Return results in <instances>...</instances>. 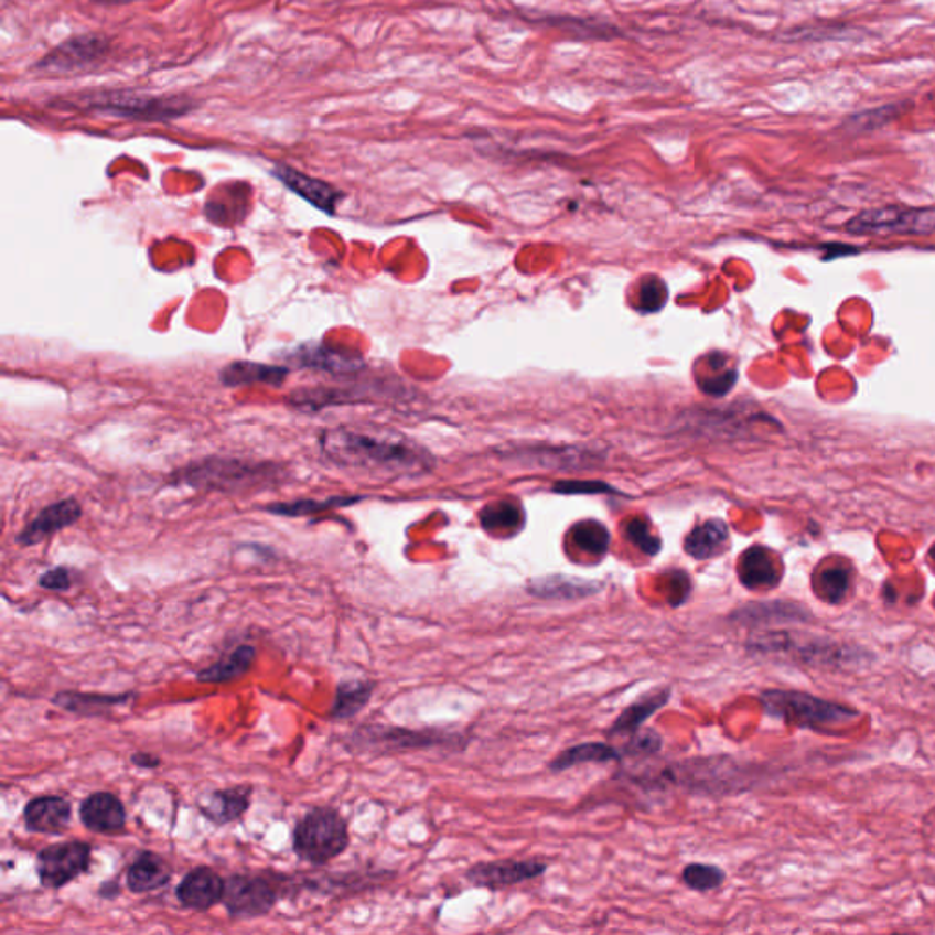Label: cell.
Here are the masks:
<instances>
[{
    "instance_id": "cell-1",
    "label": "cell",
    "mask_w": 935,
    "mask_h": 935,
    "mask_svg": "<svg viewBox=\"0 0 935 935\" xmlns=\"http://www.w3.org/2000/svg\"><path fill=\"white\" fill-rule=\"evenodd\" d=\"M320 448L342 467L380 475H419L431 467L430 453L394 430L338 426L322 431Z\"/></svg>"
},
{
    "instance_id": "cell-2",
    "label": "cell",
    "mask_w": 935,
    "mask_h": 935,
    "mask_svg": "<svg viewBox=\"0 0 935 935\" xmlns=\"http://www.w3.org/2000/svg\"><path fill=\"white\" fill-rule=\"evenodd\" d=\"M748 648L756 654H775L787 659L820 669H842L861 664L864 648L845 645L826 636L789 633V631H765L751 636Z\"/></svg>"
},
{
    "instance_id": "cell-3",
    "label": "cell",
    "mask_w": 935,
    "mask_h": 935,
    "mask_svg": "<svg viewBox=\"0 0 935 935\" xmlns=\"http://www.w3.org/2000/svg\"><path fill=\"white\" fill-rule=\"evenodd\" d=\"M759 700L767 717L812 731H820L861 717V712L853 707L793 689H765L760 692Z\"/></svg>"
},
{
    "instance_id": "cell-4",
    "label": "cell",
    "mask_w": 935,
    "mask_h": 935,
    "mask_svg": "<svg viewBox=\"0 0 935 935\" xmlns=\"http://www.w3.org/2000/svg\"><path fill=\"white\" fill-rule=\"evenodd\" d=\"M350 846L347 820L330 806H314L298 818L292 829V851L313 867L335 861Z\"/></svg>"
},
{
    "instance_id": "cell-5",
    "label": "cell",
    "mask_w": 935,
    "mask_h": 935,
    "mask_svg": "<svg viewBox=\"0 0 935 935\" xmlns=\"http://www.w3.org/2000/svg\"><path fill=\"white\" fill-rule=\"evenodd\" d=\"M277 464L247 463L239 459H205L172 475L174 483L196 488L244 490L277 477Z\"/></svg>"
},
{
    "instance_id": "cell-6",
    "label": "cell",
    "mask_w": 935,
    "mask_h": 935,
    "mask_svg": "<svg viewBox=\"0 0 935 935\" xmlns=\"http://www.w3.org/2000/svg\"><path fill=\"white\" fill-rule=\"evenodd\" d=\"M88 103L99 112L138 121H171L194 108L191 97L144 96L132 92H97L88 97Z\"/></svg>"
},
{
    "instance_id": "cell-7",
    "label": "cell",
    "mask_w": 935,
    "mask_h": 935,
    "mask_svg": "<svg viewBox=\"0 0 935 935\" xmlns=\"http://www.w3.org/2000/svg\"><path fill=\"white\" fill-rule=\"evenodd\" d=\"M458 742V737L442 734L439 731H417V729L395 728V726H361L351 737V748L369 753H399V751L426 750L436 745Z\"/></svg>"
},
{
    "instance_id": "cell-8",
    "label": "cell",
    "mask_w": 935,
    "mask_h": 935,
    "mask_svg": "<svg viewBox=\"0 0 935 935\" xmlns=\"http://www.w3.org/2000/svg\"><path fill=\"white\" fill-rule=\"evenodd\" d=\"M92 846L85 840H66L39 851L35 870L39 882L58 890L90 870Z\"/></svg>"
},
{
    "instance_id": "cell-9",
    "label": "cell",
    "mask_w": 935,
    "mask_h": 935,
    "mask_svg": "<svg viewBox=\"0 0 935 935\" xmlns=\"http://www.w3.org/2000/svg\"><path fill=\"white\" fill-rule=\"evenodd\" d=\"M278 899L280 893L266 877L233 875L225 881L222 904L233 920H256L269 914Z\"/></svg>"
},
{
    "instance_id": "cell-10",
    "label": "cell",
    "mask_w": 935,
    "mask_h": 935,
    "mask_svg": "<svg viewBox=\"0 0 935 935\" xmlns=\"http://www.w3.org/2000/svg\"><path fill=\"white\" fill-rule=\"evenodd\" d=\"M846 229L856 234L932 233L935 230V208H877L859 214Z\"/></svg>"
},
{
    "instance_id": "cell-11",
    "label": "cell",
    "mask_w": 935,
    "mask_h": 935,
    "mask_svg": "<svg viewBox=\"0 0 935 935\" xmlns=\"http://www.w3.org/2000/svg\"><path fill=\"white\" fill-rule=\"evenodd\" d=\"M110 50V41L99 33L77 35L68 39L57 49L52 50L46 57L37 63L39 69L54 72V74H72L80 69L92 68L107 57Z\"/></svg>"
},
{
    "instance_id": "cell-12",
    "label": "cell",
    "mask_w": 935,
    "mask_h": 935,
    "mask_svg": "<svg viewBox=\"0 0 935 935\" xmlns=\"http://www.w3.org/2000/svg\"><path fill=\"white\" fill-rule=\"evenodd\" d=\"M745 776L731 760H706L678 765V773H669L667 778L703 793H728L744 786Z\"/></svg>"
},
{
    "instance_id": "cell-13",
    "label": "cell",
    "mask_w": 935,
    "mask_h": 935,
    "mask_svg": "<svg viewBox=\"0 0 935 935\" xmlns=\"http://www.w3.org/2000/svg\"><path fill=\"white\" fill-rule=\"evenodd\" d=\"M548 864L541 859H508V861L481 862L470 868L466 881L472 886L503 890L516 886L522 882L531 881L547 872Z\"/></svg>"
},
{
    "instance_id": "cell-14",
    "label": "cell",
    "mask_w": 935,
    "mask_h": 935,
    "mask_svg": "<svg viewBox=\"0 0 935 935\" xmlns=\"http://www.w3.org/2000/svg\"><path fill=\"white\" fill-rule=\"evenodd\" d=\"M80 516H83V508H80L79 501L72 499V497L57 501L54 505L46 506L39 512L37 516L33 517L32 522L22 528L21 534L17 536V542L21 547H35L39 542L46 541L50 537L55 536L57 531L75 525L79 522Z\"/></svg>"
},
{
    "instance_id": "cell-15",
    "label": "cell",
    "mask_w": 935,
    "mask_h": 935,
    "mask_svg": "<svg viewBox=\"0 0 935 935\" xmlns=\"http://www.w3.org/2000/svg\"><path fill=\"white\" fill-rule=\"evenodd\" d=\"M225 881L213 868L197 867L186 873L175 888V899L181 906L196 912H207L224 898Z\"/></svg>"
},
{
    "instance_id": "cell-16",
    "label": "cell",
    "mask_w": 935,
    "mask_h": 935,
    "mask_svg": "<svg viewBox=\"0 0 935 935\" xmlns=\"http://www.w3.org/2000/svg\"><path fill=\"white\" fill-rule=\"evenodd\" d=\"M731 622L740 623V625H750V627H759V625H803V623L814 622L812 611L808 606L793 601H767V603H750L742 606L739 611L733 612V616L729 617Z\"/></svg>"
},
{
    "instance_id": "cell-17",
    "label": "cell",
    "mask_w": 935,
    "mask_h": 935,
    "mask_svg": "<svg viewBox=\"0 0 935 935\" xmlns=\"http://www.w3.org/2000/svg\"><path fill=\"white\" fill-rule=\"evenodd\" d=\"M80 823L94 834L117 835L127 826V809L110 792H96L80 803Z\"/></svg>"
},
{
    "instance_id": "cell-18",
    "label": "cell",
    "mask_w": 935,
    "mask_h": 935,
    "mask_svg": "<svg viewBox=\"0 0 935 935\" xmlns=\"http://www.w3.org/2000/svg\"><path fill=\"white\" fill-rule=\"evenodd\" d=\"M272 175L282 181L289 191L294 192L305 202L311 203L313 207L320 208L322 213L330 214V216L336 213L338 203L344 200V192L338 191L330 183H325V181L302 174L291 166L277 165L272 169Z\"/></svg>"
},
{
    "instance_id": "cell-19",
    "label": "cell",
    "mask_w": 935,
    "mask_h": 935,
    "mask_svg": "<svg viewBox=\"0 0 935 935\" xmlns=\"http://www.w3.org/2000/svg\"><path fill=\"white\" fill-rule=\"evenodd\" d=\"M22 818L32 834L61 835L72 820V804L58 795L35 797L24 806Z\"/></svg>"
},
{
    "instance_id": "cell-20",
    "label": "cell",
    "mask_w": 935,
    "mask_h": 935,
    "mask_svg": "<svg viewBox=\"0 0 935 935\" xmlns=\"http://www.w3.org/2000/svg\"><path fill=\"white\" fill-rule=\"evenodd\" d=\"M252 786L239 784V786L225 787L216 792L207 793L197 800V809L208 823L214 826H227V824L244 817L249 809Z\"/></svg>"
},
{
    "instance_id": "cell-21",
    "label": "cell",
    "mask_w": 935,
    "mask_h": 935,
    "mask_svg": "<svg viewBox=\"0 0 935 935\" xmlns=\"http://www.w3.org/2000/svg\"><path fill=\"white\" fill-rule=\"evenodd\" d=\"M739 580L745 589L765 590L775 589L782 580L781 559L770 548L751 547L740 556Z\"/></svg>"
},
{
    "instance_id": "cell-22",
    "label": "cell",
    "mask_w": 935,
    "mask_h": 935,
    "mask_svg": "<svg viewBox=\"0 0 935 935\" xmlns=\"http://www.w3.org/2000/svg\"><path fill=\"white\" fill-rule=\"evenodd\" d=\"M605 589L601 581L584 580L574 576L552 574L528 581V594L539 600H584Z\"/></svg>"
},
{
    "instance_id": "cell-23",
    "label": "cell",
    "mask_w": 935,
    "mask_h": 935,
    "mask_svg": "<svg viewBox=\"0 0 935 935\" xmlns=\"http://www.w3.org/2000/svg\"><path fill=\"white\" fill-rule=\"evenodd\" d=\"M136 698V692H119V695H107V692H80L61 691L52 698L54 706L64 711L74 712L79 717H101L114 707L128 706Z\"/></svg>"
},
{
    "instance_id": "cell-24",
    "label": "cell",
    "mask_w": 935,
    "mask_h": 935,
    "mask_svg": "<svg viewBox=\"0 0 935 935\" xmlns=\"http://www.w3.org/2000/svg\"><path fill=\"white\" fill-rule=\"evenodd\" d=\"M172 868L163 857L154 851H141L138 859L128 867L127 886L132 893L154 892L171 882Z\"/></svg>"
},
{
    "instance_id": "cell-25",
    "label": "cell",
    "mask_w": 935,
    "mask_h": 935,
    "mask_svg": "<svg viewBox=\"0 0 935 935\" xmlns=\"http://www.w3.org/2000/svg\"><path fill=\"white\" fill-rule=\"evenodd\" d=\"M288 377L289 367L247 361L230 362L229 366H225L219 372V380L229 388H238L247 384H266L272 388H280Z\"/></svg>"
},
{
    "instance_id": "cell-26",
    "label": "cell",
    "mask_w": 935,
    "mask_h": 935,
    "mask_svg": "<svg viewBox=\"0 0 935 935\" xmlns=\"http://www.w3.org/2000/svg\"><path fill=\"white\" fill-rule=\"evenodd\" d=\"M291 361L298 366L316 369V372L333 373V375H351L364 367L358 356L344 355L341 351L325 346H302L292 351Z\"/></svg>"
},
{
    "instance_id": "cell-27",
    "label": "cell",
    "mask_w": 935,
    "mask_h": 935,
    "mask_svg": "<svg viewBox=\"0 0 935 935\" xmlns=\"http://www.w3.org/2000/svg\"><path fill=\"white\" fill-rule=\"evenodd\" d=\"M670 695H673L670 687H664L653 695H647V697L634 701L625 711H622V714L614 720L611 728L606 729V737L614 739V737H623V734L633 737V734L640 733L643 723L647 722L654 712H658L662 707L669 703Z\"/></svg>"
},
{
    "instance_id": "cell-28",
    "label": "cell",
    "mask_w": 935,
    "mask_h": 935,
    "mask_svg": "<svg viewBox=\"0 0 935 935\" xmlns=\"http://www.w3.org/2000/svg\"><path fill=\"white\" fill-rule=\"evenodd\" d=\"M255 659V645L244 643V645L233 648L229 654H225L224 658H219L218 662H214L213 665L200 670L197 681H202V684H227V681L238 680L249 673Z\"/></svg>"
},
{
    "instance_id": "cell-29",
    "label": "cell",
    "mask_w": 935,
    "mask_h": 935,
    "mask_svg": "<svg viewBox=\"0 0 935 935\" xmlns=\"http://www.w3.org/2000/svg\"><path fill=\"white\" fill-rule=\"evenodd\" d=\"M623 756H625L623 751L616 750L614 745L603 744V742H584V744L572 745L569 750L561 751L550 762V771L561 773L576 765L606 764V762H617Z\"/></svg>"
},
{
    "instance_id": "cell-30",
    "label": "cell",
    "mask_w": 935,
    "mask_h": 935,
    "mask_svg": "<svg viewBox=\"0 0 935 935\" xmlns=\"http://www.w3.org/2000/svg\"><path fill=\"white\" fill-rule=\"evenodd\" d=\"M728 541V525L720 519H709L692 528L691 534L686 537L684 548L691 558L709 559L722 552Z\"/></svg>"
},
{
    "instance_id": "cell-31",
    "label": "cell",
    "mask_w": 935,
    "mask_h": 935,
    "mask_svg": "<svg viewBox=\"0 0 935 935\" xmlns=\"http://www.w3.org/2000/svg\"><path fill=\"white\" fill-rule=\"evenodd\" d=\"M375 681L346 680L336 686L335 701L331 707L330 717L335 720H350L372 700L375 692Z\"/></svg>"
},
{
    "instance_id": "cell-32",
    "label": "cell",
    "mask_w": 935,
    "mask_h": 935,
    "mask_svg": "<svg viewBox=\"0 0 935 935\" xmlns=\"http://www.w3.org/2000/svg\"><path fill=\"white\" fill-rule=\"evenodd\" d=\"M851 587V570L846 565H828L815 570L814 592L831 605H837L848 595Z\"/></svg>"
},
{
    "instance_id": "cell-33",
    "label": "cell",
    "mask_w": 935,
    "mask_h": 935,
    "mask_svg": "<svg viewBox=\"0 0 935 935\" xmlns=\"http://www.w3.org/2000/svg\"><path fill=\"white\" fill-rule=\"evenodd\" d=\"M362 497H351V495H333L327 499H300L292 503H275L264 508L269 514L283 517H305L320 514V512L333 511V508H342L350 506Z\"/></svg>"
},
{
    "instance_id": "cell-34",
    "label": "cell",
    "mask_w": 935,
    "mask_h": 935,
    "mask_svg": "<svg viewBox=\"0 0 935 935\" xmlns=\"http://www.w3.org/2000/svg\"><path fill=\"white\" fill-rule=\"evenodd\" d=\"M523 523H525V514H523L522 506L516 505V503H494V505H488L481 512V525H483L484 530L492 531V534H516L517 530H522Z\"/></svg>"
},
{
    "instance_id": "cell-35",
    "label": "cell",
    "mask_w": 935,
    "mask_h": 935,
    "mask_svg": "<svg viewBox=\"0 0 935 935\" xmlns=\"http://www.w3.org/2000/svg\"><path fill=\"white\" fill-rule=\"evenodd\" d=\"M737 380V373L728 366V361L722 356L711 355L706 358V369H698V384L706 394L720 395L728 394L729 389L733 388Z\"/></svg>"
},
{
    "instance_id": "cell-36",
    "label": "cell",
    "mask_w": 935,
    "mask_h": 935,
    "mask_svg": "<svg viewBox=\"0 0 935 935\" xmlns=\"http://www.w3.org/2000/svg\"><path fill=\"white\" fill-rule=\"evenodd\" d=\"M909 108L910 105H906L904 101L893 103V105H886V107L872 108V110L853 114L842 125L848 130H851V132H870V130H875V128L886 127L888 122L895 121Z\"/></svg>"
},
{
    "instance_id": "cell-37",
    "label": "cell",
    "mask_w": 935,
    "mask_h": 935,
    "mask_svg": "<svg viewBox=\"0 0 935 935\" xmlns=\"http://www.w3.org/2000/svg\"><path fill=\"white\" fill-rule=\"evenodd\" d=\"M570 536H572V542L578 547V550L590 554V556H598V558L603 556L611 545V534L605 526L598 522H590V519L589 522L578 523L570 531Z\"/></svg>"
},
{
    "instance_id": "cell-38",
    "label": "cell",
    "mask_w": 935,
    "mask_h": 935,
    "mask_svg": "<svg viewBox=\"0 0 935 935\" xmlns=\"http://www.w3.org/2000/svg\"><path fill=\"white\" fill-rule=\"evenodd\" d=\"M681 881L695 892H712V890L722 886L723 881H726V872L714 864L692 862V864H687L684 868Z\"/></svg>"
},
{
    "instance_id": "cell-39",
    "label": "cell",
    "mask_w": 935,
    "mask_h": 935,
    "mask_svg": "<svg viewBox=\"0 0 935 935\" xmlns=\"http://www.w3.org/2000/svg\"><path fill=\"white\" fill-rule=\"evenodd\" d=\"M667 302V288L665 283L656 277H648L638 283V292H636V308L645 313H654L658 309L664 308Z\"/></svg>"
},
{
    "instance_id": "cell-40",
    "label": "cell",
    "mask_w": 935,
    "mask_h": 935,
    "mask_svg": "<svg viewBox=\"0 0 935 935\" xmlns=\"http://www.w3.org/2000/svg\"><path fill=\"white\" fill-rule=\"evenodd\" d=\"M628 541L633 542L634 547L642 550L647 556H656L662 548L658 537L651 531V526L642 519H633L627 525Z\"/></svg>"
},
{
    "instance_id": "cell-41",
    "label": "cell",
    "mask_w": 935,
    "mask_h": 935,
    "mask_svg": "<svg viewBox=\"0 0 935 935\" xmlns=\"http://www.w3.org/2000/svg\"><path fill=\"white\" fill-rule=\"evenodd\" d=\"M662 750V737L656 731H640L633 734V740L623 748L625 756H651Z\"/></svg>"
},
{
    "instance_id": "cell-42",
    "label": "cell",
    "mask_w": 935,
    "mask_h": 935,
    "mask_svg": "<svg viewBox=\"0 0 935 935\" xmlns=\"http://www.w3.org/2000/svg\"><path fill=\"white\" fill-rule=\"evenodd\" d=\"M72 572H69L66 567H55V569H50L49 572H44L41 578H39V587L44 590H52V592H64V590L72 589Z\"/></svg>"
},
{
    "instance_id": "cell-43",
    "label": "cell",
    "mask_w": 935,
    "mask_h": 935,
    "mask_svg": "<svg viewBox=\"0 0 935 935\" xmlns=\"http://www.w3.org/2000/svg\"><path fill=\"white\" fill-rule=\"evenodd\" d=\"M556 492H561V494H603V492H611V488L600 483H561L556 486Z\"/></svg>"
},
{
    "instance_id": "cell-44",
    "label": "cell",
    "mask_w": 935,
    "mask_h": 935,
    "mask_svg": "<svg viewBox=\"0 0 935 935\" xmlns=\"http://www.w3.org/2000/svg\"><path fill=\"white\" fill-rule=\"evenodd\" d=\"M130 762L133 765H138L141 770H155V767H160L161 759L160 756L150 755V753H144V751H138V753H133L130 756Z\"/></svg>"
},
{
    "instance_id": "cell-45",
    "label": "cell",
    "mask_w": 935,
    "mask_h": 935,
    "mask_svg": "<svg viewBox=\"0 0 935 935\" xmlns=\"http://www.w3.org/2000/svg\"><path fill=\"white\" fill-rule=\"evenodd\" d=\"M99 895L105 899H114L116 895H119V882L114 879V881L105 882L99 888Z\"/></svg>"
},
{
    "instance_id": "cell-46",
    "label": "cell",
    "mask_w": 935,
    "mask_h": 935,
    "mask_svg": "<svg viewBox=\"0 0 935 935\" xmlns=\"http://www.w3.org/2000/svg\"><path fill=\"white\" fill-rule=\"evenodd\" d=\"M94 2H99V4H132L136 0H94Z\"/></svg>"
},
{
    "instance_id": "cell-47",
    "label": "cell",
    "mask_w": 935,
    "mask_h": 935,
    "mask_svg": "<svg viewBox=\"0 0 935 935\" xmlns=\"http://www.w3.org/2000/svg\"><path fill=\"white\" fill-rule=\"evenodd\" d=\"M931 559H932V561H934V565H935V545H934V547H932V550H931Z\"/></svg>"
}]
</instances>
